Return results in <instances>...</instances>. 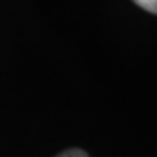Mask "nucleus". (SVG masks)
<instances>
[{
    "instance_id": "nucleus-1",
    "label": "nucleus",
    "mask_w": 157,
    "mask_h": 157,
    "mask_svg": "<svg viewBox=\"0 0 157 157\" xmlns=\"http://www.w3.org/2000/svg\"><path fill=\"white\" fill-rule=\"evenodd\" d=\"M133 2L141 9H145L152 14H157V0H133Z\"/></svg>"
},
{
    "instance_id": "nucleus-2",
    "label": "nucleus",
    "mask_w": 157,
    "mask_h": 157,
    "mask_svg": "<svg viewBox=\"0 0 157 157\" xmlns=\"http://www.w3.org/2000/svg\"><path fill=\"white\" fill-rule=\"evenodd\" d=\"M58 157H87V154L84 150H80V148H70V150L59 154Z\"/></svg>"
}]
</instances>
